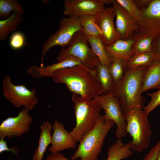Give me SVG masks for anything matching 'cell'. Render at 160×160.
<instances>
[{"label": "cell", "mask_w": 160, "mask_h": 160, "mask_svg": "<svg viewBox=\"0 0 160 160\" xmlns=\"http://www.w3.org/2000/svg\"><path fill=\"white\" fill-rule=\"evenodd\" d=\"M57 83L64 84L71 92L82 97L94 99L103 92L95 68L87 69L81 65L60 69L51 77Z\"/></svg>", "instance_id": "6da1fadb"}, {"label": "cell", "mask_w": 160, "mask_h": 160, "mask_svg": "<svg viewBox=\"0 0 160 160\" xmlns=\"http://www.w3.org/2000/svg\"><path fill=\"white\" fill-rule=\"evenodd\" d=\"M148 67L125 68L122 79L112 91L124 113L137 107L143 108L144 99L141 94L144 76Z\"/></svg>", "instance_id": "7a4b0ae2"}, {"label": "cell", "mask_w": 160, "mask_h": 160, "mask_svg": "<svg viewBox=\"0 0 160 160\" xmlns=\"http://www.w3.org/2000/svg\"><path fill=\"white\" fill-rule=\"evenodd\" d=\"M76 125L70 133L76 143L95 127L101 115V107L94 100L73 93Z\"/></svg>", "instance_id": "3957f363"}, {"label": "cell", "mask_w": 160, "mask_h": 160, "mask_svg": "<svg viewBox=\"0 0 160 160\" xmlns=\"http://www.w3.org/2000/svg\"><path fill=\"white\" fill-rule=\"evenodd\" d=\"M115 124L113 121L106 119L104 115H100L95 127L79 141L71 160L78 158L80 160H98L104 139Z\"/></svg>", "instance_id": "277c9868"}, {"label": "cell", "mask_w": 160, "mask_h": 160, "mask_svg": "<svg viewBox=\"0 0 160 160\" xmlns=\"http://www.w3.org/2000/svg\"><path fill=\"white\" fill-rule=\"evenodd\" d=\"M137 107L124 114L127 133L132 137L127 143L133 151L140 153L149 146L152 135L148 114Z\"/></svg>", "instance_id": "5b68a950"}, {"label": "cell", "mask_w": 160, "mask_h": 160, "mask_svg": "<svg viewBox=\"0 0 160 160\" xmlns=\"http://www.w3.org/2000/svg\"><path fill=\"white\" fill-rule=\"evenodd\" d=\"M71 58L78 60L82 66L91 70L94 69L100 63L98 58L89 47L87 36L82 31L75 34L67 47L60 51L57 59L60 62Z\"/></svg>", "instance_id": "8992f818"}, {"label": "cell", "mask_w": 160, "mask_h": 160, "mask_svg": "<svg viewBox=\"0 0 160 160\" xmlns=\"http://www.w3.org/2000/svg\"><path fill=\"white\" fill-rule=\"evenodd\" d=\"M81 31H82V28L79 17H68L62 18L59 22L58 30L47 38L42 46L40 67H44L43 62L45 56L50 48L55 46H59L63 48L67 47L75 34Z\"/></svg>", "instance_id": "52a82bcc"}, {"label": "cell", "mask_w": 160, "mask_h": 160, "mask_svg": "<svg viewBox=\"0 0 160 160\" xmlns=\"http://www.w3.org/2000/svg\"><path fill=\"white\" fill-rule=\"evenodd\" d=\"M2 86L4 97L16 107L19 108L23 106L29 111L34 108L38 102L34 87L31 91L23 84L15 85L12 83L9 75L4 77Z\"/></svg>", "instance_id": "ba28073f"}, {"label": "cell", "mask_w": 160, "mask_h": 160, "mask_svg": "<svg viewBox=\"0 0 160 160\" xmlns=\"http://www.w3.org/2000/svg\"><path fill=\"white\" fill-rule=\"evenodd\" d=\"M93 99L104 111L105 119L113 121L116 126L115 132L116 137L121 138L125 136L127 133L124 113L112 92L103 93Z\"/></svg>", "instance_id": "9c48e42d"}, {"label": "cell", "mask_w": 160, "mask_h": 160, "mask_svg": "<svg viewBox=\"0 0 160 160\" xmlns=\"http://www.w3.org/2000/svg\"><path fill=\"white\" fill-rule=\"evenodd\" d=\"M142 10V17L137 22L138 31L135 38L160 35V0H151Z\"/></svg>", "instance_id": "30bf717a"}, {"label": "cell", "mask_w": 160, "mask_h": 160, "mask_svg": "<svg viewBox=\"0 0 160 160\" xmlns=\"http://www.w3.org/2000/svg\"><path fill=\"white\" fill-rule=\"evenodd\" d=\"M32 121L29 111L22 109L16 116L9 117L3 121L0 126V139L20 137L30 131Z\"/></svg>", "instance_id": "8fae6325"}, {"label": "cell", "mask_w": 160, "mask_h": 160, "mask_svg": "<svg viewBox=\"0 0 160 160\" xmlns=\"http://www.w3.org/2000/svg\"><path fill=\"white\" fill-rule=\"evenodd\" d=\"M109 4H111V0H65L64 1L63 14L68 17L98 16L105 8V5Z\"/></svg>", "instance_id": "7c38bea8"}, {"label": "cell", "mask_w": 160, "mask_h": 160, "mask_svg": "<svg viewBox=\"0 0 160 160\" xmlns=\"http://www.w3.org/2000/svg\"><path fill=\"white\" fill-rule=\"evenodd\" d=\"M111 2L115 12L116 30L120 39H126L132 38L138 31L137 22L130 16L116 0H111Z\"/></svg>", "instance_id": "4fadbf2b"}, {"label": "cell", "mask_w": 160, "mask_h": 160, "mask_svg": "<svg viewBox=\"0 0 160 160\" xmlns=\"http://www.w3.org/2000/svg\"><path fill=\"white\" fill-rule=\"evenodd\" d=\"M115 16L114 10L112 6L106 7L97 16V23L102 32L100 38L104 46L111 45L120 39L114 24Z\"/></svg>", "instance_id": "5bb4252c"}, {"label": "cell", "mask_w": 160, "mask_h": 160, "mask_svg": "<svg viewBox=\"0 0 160 160\" xmlns=\"http://www.w3.org/2000/svg\"><path fill=\"white\" fill-rule=\"evenodd\" d=\"M53 132L51 137V146L49 148L51 153L74 148L76 143L69 132L65 129L63 124L55 120L52 126Z\"/></svg>", "instance_id": "9a60e30c"}, {"label": "cell", "mask_w": 160, "mask_h": 160, "mask_svg": "<svg viewBox=\"0 0 160 160\" xmlns=\"http://www.w3.org/2000/svg\"><path fill=\"white\" fill-rule=\"evenodd\" d=\"M135 40L132 37L126 39H119L112 45L104 46L105 51L110 58H119L125 63L135 55L132 47Z\"/></svg>", "instance_id": "2e32d148"}, {"label": "cell", "mask_w": 160, "mask_h": 160, "mask_svg": "<svg viewBox=\"0 0 160 160\" xmlns=\"http://www.w3.org/2000/svg\"><path fill=\"white\" fill-rule=\"evenodd\" d=\"M78 65H81L79 61L76 59L71 58L43 68L31 65L28 68L27 72L34 78L51 77L53 73L56 71Z\"/></svg>", "instance_id": "e0dca14e"}, {"label": "cell", "mask_w": 160, "mask_h": 160, "mask_svg": "<svg viewBox=\"0 0 160 160\" xmlns=\"http://www.w3.org/2000/svg\"><path fill=\"white\" fill-rule=\"evenodd\" d=\"M160 88V60L154 59L145 72L142 87V93L150 89Z\"/></svg>", "instance_id": "ac0fdd59"}, {"label": "cell", "mask_w": 160, "mask_h": 160, "mask_svg": "<svg viewBox=\"0 0 160 160\" xmlns=\"http://www.w3.org/2000/svg\"><path fill=\"white\" fill-rule=\"evenodd\" d=\"M38 145L33 154L32 160H42L44 153L51 144L52 126L48 121H44L40 127Z\"/></svg>", "instance_id": "d6986e66"}, {"label": "cell", "mask_w": 160, "mask_h": 160, "mask_svg": "<svg viewBox=\"0 0 160 160\" xmlns=\"http://www.w3.org/2000/svg\"><path fill=\"white\" fill-rule=\"evenodd\" d=\"M107 158L106 160H122L130 157L133 151L128 143H123L121 138H118L107 149Z\"/></svg>", "instance_id": "ffe728a7"}, {"label": "cell", "mask_w": 160, "mask_h": 160, "mask_svg": "<svg viewBox=\"0 0 160 160\" xmlns=\"http://www.w3.org/2000/svg\"><path fill=\"white\" fill-rule=\"evenodd\" d=\"M23 15L14 12L9 17L0 20V41L7 39L9 34L16 30L23 20Z\"/></svg>", "instance_id": "44dd1931"}, {"label": "cell", "mask_w": 160, "mask_h": 160, "mask_svg": "<svg viewBox=\"0 0 160 160\" xmlns=\"http://www.w3.org/2000/svg\"><path fill=\"white\" fill-rule=\"evenodd\" d=\"M87 37L89 46L98 58L100 63L109 68L111 63V58L107 54L100 38L95 36Z\"/></svg>", "instance_id": "7402d4cb"}, {"label": "cell", "mask_w": 160, "mask_h": 160, "mask_svg": "<svg viewBox=\"0 0 160 160\" xmlns=\"http://www.w3.org/2000/svg\"><path fill=\"white\" fill-rule=\"evenodd\" d=\"M79 17L82 31L87 37H100L102 32L97 23V16L84 15Z\"/></svg>", "instance_id": "603a6c76"}, {"label": "cell", "mask_w": 160, "mask_h": 160, "mask_svg": "<svg viewBox=\"0 0 160 160\" xmlns=\"http://www.w3.org/2000/svg\"><path fill=\"white\" fill-rule=\"evenodd\" d=\"M98 79L103 90V94L111 92L114 83L109 67L100 63L95 68Z\"/></svg>", "instance_id": "cb8c5ba5"}, {"label": "cell", "mask_w": 160, "mask_h": 160, "mask_svg": "<svg viewBox=\"0 0 160 160\" xmlns=\"http://www.w3.org/2000/svg\"><path fill=\"white\" fill-rule=\"evenodd\" d=\"M154 60V57L151 52L135 55L127 61L125 69L148 67Z\"/></svg>", "instance_id": "d4e9b609"}, {"label": "cell", "mask_w": 160, "mask_h": 160, "mask_svg": "<svg viewBox=\"0 0 160 160\" xmlns=\"http://www.w3.org/2000/svg\"><path fill=\"white\" fill-rule=\"evenodd\" d=\"M12 11L16 12L23 15L24 10L17 0H0V18L9 17Z\"/></svg>", "instance_id": "484cf974"}, {"label": "cell", "mask_w": 160, "mask_h": 160, "mask_svg": "<svg viewBox=\"0 0 160 160\" xmlns=\"http://www.w3.org/2000/svg\"><path fill=\"white\" fill-rule=\"evenodd\" d=\"M111 63L109 68L112 76L114 86L116 85L123 77L125 68L124 61L119 58H111Z\"/></svg>", "instance_id": "4316f807"}, {"label": "cell", "mask_w": 160, "mask_h": 160, "mask_svg": "<svg viewBox=\"0 0 160 160\" xmlns=\"http://www.w3.org/2000/svg\"><path fill=\"white\" fill-rule=\"evenodd\" d=\"M155 36H145L135 38L132 47L135 55L151 52L152 44Z\"/></svg>", "instance_id": "83f0119b"}, {"label": "cell", "mask_w": 160, "mask_h": 160, "mask_svg": "<svg viewBox=\"0 0 160 160\" xmlns=\"http://www.w3.org/2000/svg\"><path fill=\"white\" fill-rule=\"evenodd\" d=\"M130 16L137 22L141 19L142 11L132 0H116Z\"/></svg>", "instance_id": "f1b7e54d"}, {"label": "cell", "mask_w": 160, "mask_h": 160, "mask_svg": "<svg viewBox=\"0 0 160 160\" xmlns=\"http://www.w3.org/2000/svg\"><path fill=\"white\" fill-rule=\"evenodd\" d=\"M147 95L151 97L149 102L144 106L143 109L144 112L149 114L156 107L160 105V89L154 92L148 93Z\"/></svg>", "instance_id": "f546056e"}, {"label": "cell", "mask_w": 160, "mask_h": 160, "mask_svg": "<svg viewBox=\"0 0 160 160\" xmlns=\"http://www.w3.org/2000/svg\"><path fill=\"white\" fill-rule=\"evenodd\" d=\"M25 42V38L23 34L20 32H16L11 36L9 40L10 47L17 50L22 48Z\"/></svg>", "instance_id": "4dcf8cb0"}, {"label": "cell", "mask_w": 160, "mask_h": 160, "mask_svg": "<svg viewBox=\"0 0 160 160\" xmlns=\"http://www.w3.org/2000/svg\"><path fill=\"white\" fill-rule=\"evenodd\" d=\"M151 52L154 59L160 60V35L154 37L152 42Z\"/></svg>", "instance_id": "1f68e13d"}, {"label": "cell", "mask_w": 160, "mask_h": 160, "mask_svg": "<svg viewBox=\"0 0 160 160\" xmlns=\"http://www.w3.org/2000/svg\"><path fill=\"white\" fill-rule=\"evenodd\" d=\"M159 148V141L152 147L142 160H156Z\"/></svg>", "instance_id": "d6a6232c"}, {"label": "cell", "mask_w": 160, "mask_h": 160, "mask_svg": "<svg viewBox=\"0 0 160 160\" xmlns=\"http://www.w3.org/2000/svg\"><path fill=\"white\" fill-rule=\"evenodd\" d=\"M5 151H10L14 153L17 156L19 152V150L17 147H15L11 148H8L6 141L4 140L3 139H0V153Z\"/></svg>", "instance_id": "836d02e7"}, {"label": "cell", "mask_w": 160, "mask_h": 160, "mask_svg": "<svg viewBox=\"0 0 160 160\" xmlns=\"http://www.w3.org/2000/svg\"><path fill=\"white\" fill-rule=\"evenodd\" d=\"M46 160H70L60 152L51 153L46 158Z\"/></svg>", "instance_id": "e575fe53"}, {"label": "cell", "mask_w": 160, "mask_h": 160, "mask_svg": "<svg viewBox=\"0 0 160 160\" xmlns=\"http://www.w3.org/2000/svg\"><path fill=\"white\" fill-rule=\"evenodd\" d=\"M151 0H133L134 2L141 9L146 8L149 4Z\"/></svg>", "instance_id": "d590c367"}, {"label": "cell", "mask_w": 160, "mask_h": 160, "mask_svg": "<svg viewBox=\"0 0 160 160\" xmlns=\"http://www.w3.org/2000/svg\"><path fill=\"white\" fill-rule=\"evenodd\" d=\"M159 142V148L156 160H160V139Z\"/></svg>", "instance_id": "8d00e7d4"}]
</instances>
